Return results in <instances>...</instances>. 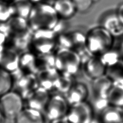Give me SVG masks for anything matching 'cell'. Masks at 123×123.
<instances>
[{
  "label": "cell",
  "instance_id": "6da1fadb",
  "mask_svg": "<svg viewBox=\"0 0 123 123\" xmlns=\"http://www.w3.org/2000/svg\"><path fill=\"white\" fill-rule=\"evenodd\" d=\"M59 20L52 3L47 2L34 4L28 18L33 31L53 30Z\"/></svg>",
  "mask_w": 123,
  "mask_h": 123
},
{
  "label": "cell",
  "instance_id": "7a4b0ae2",
  "mask_svg": "<svg viewBox=\"0 0 123 123\" xmlns=\"http://www.w3.org/2000/svg\"><path fill=\"white\" fill-rule=\"evenodd\" d=\"M114 37L109 31L100 26L86 33V47L92 55L101 56L113 47Z\"/></svg>",
  "mask_w": 123,
  "mask_h": 123
},
{
  "label": "cell",
  "instance_id": "3957f363",
  "mask_svg": "<svg viewBox=\"0 0 123 123\" xmlns=\"http://www.w3.org/2000/svg\"><path fill=\"white\" fill-rule=\"evenodd\" d=\"M54 54L55 68L59 73L75 77L83 64L79 54L71 49L58 48Z\"/></svg>",
  "mask_w": 123,
  "mask_h": 123
},
{
  "label": "cell",
  "instance_id": "277c9868",
  "mask_svg": "<svg viewBox=\"0 0 123 123\" xmlns=\"http://www.w3.org/2000/svg\"><path fill=\"white\" fill-rule=\"evenodd\" d=\"M58 35L53 30L33 31L28 50L36 55L54 53L57 49Z\"/></svg>",
  "mask_w": 123,
  "mask_h": 123
},
{
  "label": "cell",
  "instance_id": "5b68a950",
  "mask_svg": "<svg viewBox=\"0 0 123 123\" xmlns=\"http://www.w3.org/2000/svg\"><path fill=\"white\" fill-rule=\"evenodd\" d=\"M92 98L91 105L94 111L99 113L109 105L107 95L113 82L106 75L92 80Z\"/></svg>",
  "mask_w": 123,
  "mask_h": 123
},
{
  "label": "cell",
  "instance_id": "8992f818",
  "mask_svg": "<svg viewBox=\"0 0 123 123\" xmlns=\"http://www.w3.org/2000/svg\"><path fill=\"white\" fill-rule=\"evenodd\" d=\"M25 99L15 91L10 90L0 97V106L4 117L14 119L24 109Z\"/></svg>",
  "mask_w": 123,
  "mask_h": 123
},
{
  "label": "cell",
  "instance_id": "52a82bcc",
  "mask_svg": "<svg viewBox=\"0 0 123 123\" xmlns=\"http://www.w3.org/2000/svg\"><path fill=\"white\" fill-rule=\"evenodd\" d=\"M70 105L65 95L54 93L51 94L43 114L48 120H52L66 116Z\"/></svg>",
  "mask_w": 123,
  "mask_h": 123
},
{
  "label": "cell",
  "instance_id": "ba28073f",
  "mask_svg": "<svg viewBox=\"0 0 123 123\" xmlns=\"http://www.w3.org/2000/svg\"><path fill=\"white\" fill-rule=\"evenodd\" d=\"M12 74L13 79L12 90L19 93L24 99L39 87L36 74L23 73L19 69Z\"/></svg>",
  "mask_w": 123,
  "mask_h": 123
},
{
  "label": "cell",
  "instance_id": "9c48e42d",
  "mask_svg": "<svg viewBox=\"0 0 123 123\" xmlns=\"http://www.w3.org/2000/svg\"><path fill=\"white\" fill-rule=\"evenodd\" d=\"M69 123H90L94 117V111L87 101L70 105L66 116Z\"/></svg>",
  "mask_w": 123,
  "mask_h": 123
},
{
  "label": "cell",
  "instance_id": "30bf717a",
  "mask_svg": "<svg viewBox=\"0 0 123 123\" xmlns=\"http://www.w3.org/2000/svg\"><path fill=\"white\" fill-rule=\"evenodd\" d=\"M86 77L93 80L105 75L107 67L100 56L92 55L82 64Z\"/></svg>",
  "mask_w": 123,
  "mask_h": 123
},
{
  "label": "cell",
  "instance_id": "8fae6325",
  "mask_svg": "<svg viewBox=\"0 0 123 123\" xmlns=\"http://www.w3.org/2000/svg\"><path fill=\"white\" fill-rule=\"evenodd\" d=\"M51 93L41 87H38L25 99L26 107L43 112Z\"/></svg>",
  "mask_w": 123,
  "mask_h": 123
},
{
  "label": "cell",
  "instance_id": "7c38bea8",
  "mask_svg": "<svg viewBox=\"0 0 123 123\" xmlns=\"http://www.w3.org/2000/svg\"><path fill=\"white\" fill-rule=\"evenodd\" d=\"M20 53L7 45L0 48V67L11 73L18 69Z\"/></svg>",
  "mask_w": 123,
  "mask_h": 123
},
{
  "label": "cell",
  "instance_id": "4fadbf2b",
  "mask_svg": "<svg viewBox=\"0 0 123 123\" xmlns=\"http://www.w3.org/2000/svg\"><path fill=\"white\" fill-rule=\"evenodd\" d=\"M60 73L55 68L41 70L38 72L37 75L39 86L51 93L54 92Z\"/></svg>",
  "mask_w": 123,
  "mask_h": 123
},
{
  "label": "cell",
  "instance_id": "5bb4252c",
  "mask_svg": "<svg viewBox=\"0 0 123 123\" xmlns=\"http://www.w3.org/2000/svg\"><path fill=\"white\" fill-rule=\"evenodd\" d=\"M89 95V90L83 82L75 81L65 96L69 105L86 101Z\"/></svg>",
  "mask_w": 123,
  "mask_h": 123
},
{
  "label": "cell",
  "instance_id": "9a60e30c",
  "mask_svg": "<svg viewBox=\"0 0 123 123\" xmlns=\"http://www.w3.org/2000/svg\"><path fill=\"white\" fill-rule=\"evenodd\" d=\"M101 26L107 30L114 38L123 34V25L116 12H110L104 16L101 20Z\"/></svg>",
  "mask_w": 123,
  "mask_h": 123
},
{
  "label": "cell",
  "instance_id": "2e32d148",
  "mask_svg": "<svg viewBox=\"0 0 123 123\" xmlns=\"http://www.w3.org/2000/svg\"><path fill=\"white\" fill-rule=\"evenodd\" d=\"M18 69L23 73L37 74L38 73L37 55L27 50L20 55Z\"/></svg>",
  "mask_w": 123,
  "mask_h": 123
},
{
  "label": "cell",
  "instance_id": "e0dca14e",
  "mask_svg": "<svg viewBox=\"0 0 123 123\" xmlns=\"http://www.w3.org/2000/svg\"><path fill=\"white\" fill-rule=\"evenodd\" d=\"M45 117L42 112L26 107L14 118L15 123H44Z\"/></svg>",
  "mask_w": 123,
  "mask_h": 123
},
{
  "label": "cell",
  "instance_id": "ac0fdd59",
  "mask_svg": "<svg viewBox=\"0 0 123 123\" xmlns=\"http://www.w3.org/2000/svg\"><path fill=\"white\" fill-rule=\"evenodd\" d=\"M52 5L60 18L68 20L77 12L72 0H55Z\"/></svg>",
  "mask_w": 123,
  "mask_h": 123
},
{
  "label": "cell",
  "instance_id": "d6986e66",
  "mask_svg": "<svg viewBox=\"0 0 123 123\" xmlns=\"http://www.w3.org/2000/svg\"><path fill=\"white\" fill-rule=\"evenodd\" d=\"M101 123H121L123 121V111L121 107L108 105L99 113Z\"/></svg>",
  "mask_w": 123,
  "mask_h": 123
},
{
  "label": "cell",
  "instance_id": "ffe728a7",
  "mask_svg": "<svg viewBox=\"0 0 123 123\" xmlns=\"http://www.w3.org/2000/svg\"><path fill=\"white\" fill-rule=\"evenodd\" d=\"M33 5L29 0H15L11 2L12 16L28 19Z\"/></svg>",
  "mask_w": 123,
  "mask_h": 123
},
{
  "label": "cell",
  "instance_id": "44dd1931",
  "mask_svg": "<svg viewBox=\"0 0 123 123\" xmlns=\"http://www.w3.org/2000/svg\"><path fill=\"white\" fill-rule=\"evenodd\" d=\"M105 75L113 84L123 85V59L107 67Z\"/></svg>",
  "mask_w": 123,
  "mask_h": 123
},
{
  "label": "cell",
  "instance_id": "7402d4cb",
  "mask_svg": "<svg viewBox=\"0 0 123 123\" xmlns=\"http://www.w3.org/2000/svg\"><path fill=\"white\" fill-rule=\"evenodd\" d=\"M109 105L121 107L123 106V85L113 84L107 95Z\"/></svg>",
  "mask_w": 123,
  "mask_h": 123
},
{
  "label": "cell",
  "instance_id": "603a6c76",
  "mask_svg": "<svg viewBox=\"0 0 123 123\" xmlns=\"http://www.w3.org/2000/svg\"><path fill=\"white\" fill-rule=\"evenodd\" d=\"M75 81L74 76L60 73L54 93L65 95Z\"/></svg>",
  "mask_w": 123,
  "mask_h": 123
},
{
  "label": "cell",
  "instance_id": "cb8c5ba5",
  "mask_svg": "<svg viewBox=\"0 0 123 123\" xmlns=\"http://www.w3.org/2000/svg\"><path fill=\"white\" fill-rule=\"evenodd\" d=\"M12 74L0 67V97L12 90Z\"/></svg>",
  "mask_w": 123,
  "mask_h": 123
},
{
  "label": "cell",
  "instance_id": "d4e9b609",
  "mask_svg": "<svg viewBox=\"0 0 123 123\" xmlns=\"http://www.w3.org/2000/svg\"><path fill=\"white\" fill-rule=\"evenodd\" d=\"M54 53L37 55L38 71L55 68Z\"/></svg>",
  "mask_w": 123,
  "mask_h": 123
},
{
  "label": "cell",
  "instance_id": "484cf974",
  "mask_svg": "<svg viewBox=\"0 0 123 123\" xmlns=\"http://www.w3.org/2000/svg\"><path fill=\"white\" fill-rule=\"evenodd\" d=\"M12 16L11 3L0 0V23H6Z\"/></svg>",
  "mask_w": 123,
  "mask_h": 123
},
{
  "label": "cell",
  "instance_id": "4316f807",
  "mask_svg": "<svg viewBox=\"0 0 123 123\" xmlns=\"http://www.w3.org/2000/svg\"><path fill=\"white\" fill-rule=\"evenodd\" d=\"M77 12H84L90 9L93 3L92 0H72Z\"/></svg>",
  "mask_w": 123,
  "mask_h": 123
},
{
  "label": "cell",
  "instance_id": "83f0119b",
  "mask_svg": "<svg viewBox=\"0 0 123 123\" xmlns=\"http://www.w3.org/2000/svg\"><path fill=\"white\" fill-rule=\"evenodd\" d=\"M67 21V20H66L59 18V20L58 22H57L56 26L53 29L57 35L67 32V29L68 26V23Z\"/></svg>",
  "mask_w": 123,
  "mask_h": 123
},
{
  "label": "cell",
  "instance_id": "f1b7e54d",
  "mask_svg": "<svg viewBox=\"0 0 123 123\" xmlns=\"http://www.w3.org/2000/svg\"><path fill=\"white\" fill-rule=\"evenodd\" d=\"M8 29L6 23H0V48L6 45Z\"/></svg>",
  "mask_w": 123,
  "mask_h": 123
},
{
  "label": "cell",
  "instance_id": "f546056e",
  "mask_svg": "<svg viewBox=\"0 0 123 123\" xmlns=\"http://www.w3.org/2000/svg\"><path fill=\"white\" fill-rule=\"evenodd\" d=\"M116 12L121 23L123 25V3H122L119 6Z\"/></svg>",
  "mask_w": 123,
  "mask_h": 123
},
{
  "label": "cell",
  "instance_id": "4dcf8cb0",
  "mask_svg": "<svg viewBox=\"0 0 123 123\" xmlns=\"http://www.w3.org/2000/svg\"><path fill=\"white\" fill-rule=\"evenodd\" d=\"M49 123H69L66 117L49 121Z\"/></svg>",
  "mask_w": 123,
  "mask_h": 123
},
{
  "label": "cell",
  "instance_id": "1f68e13d",
  "mask_svg": "<svg viewBox=\"0 0 123 123\" xmlns=\"http://www.w3.org/2000/svg\"><path fill=\"white\" fill-rule=\"evenodd\" d=\"M3 117H4L3 114L2 113V112L1 106H0V123H2V119H3Z\"/></svg>",
  "mask_w": 123,
  "mask_h": 123
},
{
  "label": "cell",
  "instance_id": "d6a6232c",
  "mask_svg": "<svg viewBox=\"0 0 123 123\" xmlns=\"http://www.w3.org/2000/svg\"><path fill=\"white\" fill-rule=\"evenodd\" d=\"M2 1L8 2H9V3H11V2H13L14 1H15V0H2Z\"/></svg>",
  "mask_w": 123,
  "mask_h": 123
},
{
  "label": "cell",
  "instance_id": "836d02e7",
  "mask_svg": "<svg viewBox=\"0 0 123 123\" xmlns=\"http://www.w3.org/2000/svg\"><path fill=\"white\" fill-rule=\"evenodd\" d=\"M47 1H48L47 2L50 3V2H53L55 1V0H47Z\"/></svg>",
  "mask_w": 123,
  "mask_h": 123
},
{
  "label": "cell",
  "instance_id": "e575fe53",
  "mask_svg": "<svg viewBox=\"0 0 123 123\" xmlns=\"http://www.w3.org/2000/svg\"><path fill=\"white\" fill-rule=\"evenodd\" d=\"M99 0H92L93 2L94 3V2H98Z\"/></svg>",
  "mask_w": 123,
  "mask_h": 123
},
{
  "label": "cell",
  "instance_id": "d590c367",
  "mask_svg": "<svg viewBox=\"0 0 123 123\" xmlns=\"http://www.w3.org/2000/svg\"><path fill=\"white\" fill-rule=\"evenodd\" d=\"M122 110H123V106L122 107Z\"/></svg>",
  "mask_w": 123,
  "mask_h": 123
},
{
  "label": "cell",
  "instance_id": "8d00e7d4",
  "mask_svg": "<svg viewBox=\"0 0 123 123\" xmlns=\"http://www.w3.org/2000/svg\"><path fill=\"white\" fill-rule=\"evenodd\" d=\"M123 123V122H122V123Z\"/></svg>",
  "mask_w": 123,
  "mask_h": 123
}]
</instances>
